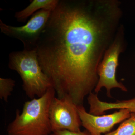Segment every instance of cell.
Here are the masks:
<instances>
[{"label": "cell", "mask_w": 135, "mask_h": 135, "mask_svg": "<svg viewBox=\"0 0 135 135\" xmlns=\"http://www.w3.org/2000/svg\"><path fill=\"white\" fill-rule=\"evenodd\" d=\"M91 111L94 115H102L109 110L126 109L131 113L135 114V97L125 100H117L116 102L108 103L101 101L98 97H95L91 102Z\"/></svg>", "instance_id": "cell-8"}, {"label": "cell", "mask_w": 135, "mask_h": 135, "mask_svg": "<svg viewBox=\"0 0 135 135\" xmlns=\"http://www.w3.org/2000/svg\"><path fill=\"white\" fill-rule=\"evenodd\" d=\"M55 135H91L90 133L86 130L83 131L74 132L68 130H61L53 132Z\"/></svg>", "instance_id": "cell-12"}, {"label": "cell", "mask_w": 135, "mask_h": 135, "mask_svg": "<svg viewBox=\"0 0 135 135\" xmlns=\"http://www.w3.org/2000/svg\"><path fill=\"white\" fill-rule=\"evenodd\" d=\"M58 0H32L31 3L22 10L16 12L15 17L19 22H25L30 16L41 9L52 11L55 9Z\"/></svg>", "instance_id": "cell-9"}, {"label": "cell", "mask_w": 135, "mask_h": 135, "mask_svg": "<svg viewBox=\"0 0 135 135\" xmlns=\"http://www.w3.org/2000/svg\"><path fill=\"white\" fill-rule=\"evenodd\" d=\"M82 126L91 135H101L109 133L115 125L122 122L130 116L127 109H122L108 115H94L87 112L83 106H77Z\"/></svg>", "instance_id": "cell-7"}, {"label": "cell", "mask_w": 135, "mask_h": 135, "mask_svg": "<svg viewBox=\"0 0 135 135\" xmlns=\"http://www.w3.org/2000/svg\"><path fill=\"white\" fill-rule=\"evenodd\" d=\"M51 87L43 95L25 102L22 113L16 111L7 129L8 135H48L52 133L49 119L51 104L55 97Z\"/></svg>", "instance_id": "cell-2"}, {"label": "cell", "mask_w": 135, "mask_h": 135, "mask_svg": "<svg viewBox=\"0 0 135 135\" xmlns=\"http://www.w3.org/2000/svg\"><path fill=\"white\" fill-rule=\"evenodd\" d=\"M48 135H54V134H53V133H52H52H51V134H50Z\"/></svg>", "instance_id": "cell-13"}, {"label": "cell", "mask_w": 135, "mask_h": 135, "mask_svg": "<svg viewBox=\"0 0 135 135\" xmlns=\"http://www.w3.org/2000/svg\"><path fill=\"white\" fill-rule=\"evenodd\" d=\"M105 135H135V114L131 113L130 117L123 121L116 130Z\"/></svg>", "instance_id": "cell-10"}, {"label": "cell", "mask_w": 135, "mask_h": 135, "mask_svg": "<svg viewBox=\"0 0 135 135\" xmlns=\"http://www.w3.org/2000/svg\"><path fill=\"white\" fill-rule=\"evenodd\" d=\"M52 12L41 9L33 14L29 21L22 26L7 25L0 20V30L2 33L22 42L23 50L36 49L41 35L45 28Z\"/></svg>", "instance_id": "cell-5"}, {"label": "cell", "mask_w": 135, "mask_h": 135, "mask_svg": "<svg viewBox=\"0 0 135 135\" xmlns=\"http://www.w3.org/2000/svg\"><path fill=\"white\" fill-rule=\"evenodd\" d=\"M8 67L16 71L22 79L23 90L31 99L40 97L51 87L50 80L43 72L36 49L13 51L9 55Z\"/></svg>", "instance_id": "cell-3"}, {"label": "cell", "mask_w": 135, "mask_h": 135, "mask_svg": "<svg viewBox=\"0 0 135 135\" xmlns=\"http://www.w3.org/2000/svg\"><path fill=\"white\" fill-rule=\"evenodd\" d=\"M120 6L117 0L59 1L36 47L57 98L81 106L95 89L98 67L119 27Z\"/></svg>", "instance_id": "cell-1"}, {"label": "cell", "mask_w": 135, "mask_h": 135, "mask_svg": "<svg viewBox=\"0 0 135 135\" xmlns=\"http://www.w3.org/2000/svg\"><path fill=\"white\" fill-rule=\"evenodd\" d=\"M49 119L52 133L57 131L68 130L80 131L82 126L77 106L67 98L55 97L51 104Z\"/></svg>", "instance_id": "cell-6"}, {"label": "cell", "mask_w": 135, "mask_h": 135, "mask_svg": "<svg viewBox=\"0 0 135 135\" xmlns=\"http://www.w3.org/2000/svg\"><path fill=\"white\" fill-rule=\"evenodd\" d=\"M123 27L122 25L118 28V31L112 43L105 51L102 60L97 68L98 80L94 92L97 94L101 88L106 89L107 96H111V90L118 88L123 92L128 91L127 89L122 83L116 79L117 68L119 65L120 54L125 50Z\"/></svg>", "instance_id": "cell-4"}, {"label": "cell", "mask_w": 135, "mask_h": 135, "mask_svg": "<svg viewBox=\"0 0 135 135\" xmlns=\"http://www.w3.org/2000/svg\"><path fill=\"white\" fill-rule=\"evenodd\" d=\"M15 86V81L11 78H0V98L7 102Z\"/></svg>", "instance_id": "cell-11"}]
</instances>
